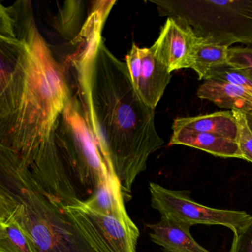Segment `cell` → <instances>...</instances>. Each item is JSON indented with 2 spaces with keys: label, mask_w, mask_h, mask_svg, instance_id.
<instances>
[{
  "label": "cell",
  "mask_w": 252,
  "mask_h": 252,
  "mask_svg": "<svg viewBox=\"0 0 252 252\" xmlns=\"http://www.w3.org/2000/svg\"><path fill=\"white\" fill-rule=\"evenodd\" d=\"M93 3L72 41L76 48L68 65L87 127L129 201L136 177L164 142L156 128L155 109L136 93L126 63L105 44L103 27L116 1Z\"/></svg>",
  "instance_id": "obj_1"
},
{
  "label": "cell",
  "mask_w": 252,
  "mask_h": 252,
  "mask_svg": "<svg viewBox=\"0 0 252 252\" xmlns=\"http://www.w3.org/2000/svg\"><path fill=\"white\" fill-rule=\"evenodd\" d=\"M16 38L25 50L15 72L11 115L0 142L20 155L28 167L50 137L72 94L64 65L58 62L34 19L31 2L15 5Z\"/></svg>",
  "instance_id": "obj_2"
},
{
  "label": "cell",
  "mask_w": 252,
  "mask_h": 252,
  "mask_svg": "<svg viewBox=\"0 0 252 252\" xmlns=\"http://www.w3.org/2000/svg\"><path fill=\"white\" fill-rule=\"evenodd\" d=\"M28 167L38 186L63 207L87 201L114 173L87 127L76 95H71L50 137Z\"/></svg>",
  "instance_id": "obj_3"
},
{
  "label": "cell",
  "mask_w": 252,
  "mask_h": 252,
  "mask_svg": "<svg viewBox=\"0 0 252 252\" xmlns=\"http://www.w3.org/2000/svg\"><path fill=\"white\" fill-rule=\"evenodd\" d=\"M0 198L33 252H97L65 207L38 186L19 154L0 142Z\"/></svg>",
  "instance_id": "obj_4"
},
{
  "label": "cell",
  "mask_w": 252,
  "mask_h": 252,
  "mask_svg": "<svg viewBox=\"0 0 252 252\" xmlns=\"http://www.w3.org/2000/svg\"><path fill=\"white\" fill-rule=\"evenodd\" d=\"M161 16L188 27L197 38L230 47L252 46V0H151Z\"/></svg>",
  "instance_id": "obj_5"
},
{
  "label": "cell",
  "mask_w": 252,
  "mask_h": 252,
  "mask_svg": "<svg viewBox=\"0 0 252 252\" xmlns=\"http://www.w3.org/2000/svg\"><path fill=\"white\" fill-rule=\"evenodd\" d=\"M151 206L161 217L189 225H221L234 234L239 232L251 219L244 211L219 210L206 207L192 199L186 191L171 190L150 183Z\"/></svg>",
  "instance_id": "obj_6"
},
{
  "label": "cell",
  "mask_w": 252,
  "mask_h": 252,
  "mask_svg": "<svg viewBox=\"0 0 252 252\" xmlns=\"http://www.w3.org/2000/svg\"><path fill=\"white\" fill-rule=\"evenodd\" d=\"M97 252H136L139 230L131 219L93 211L83 204L65 207Z\"/></svg>",
  "instance_id": "obj_7"
},
{
  "label": "cell",
  "mask_w": 252,
  "mask_h": 252,
  "mask_svg": "<svg viewBox=\"0 0 252 252\" xmlns=\"http://www.w3.org/2000/svg\"><path fill=\"white\" fill-rule=\"evenodd\" d=\"M198 38L188 27L167 18L153 47L169 72L191 68Z\"/></svg>",
  "instance_id": "obj_8"
},
{
  "label": "cell",
  "mask_w": 252,
  "mask_h": 252,
  "mask_svg": "<svg viewBox=\"0 0 252 252\" xmlns=\"http://www.w3.org/2000/svg\"><path fill=\"white\" fill-rule=\"evenodd\" d=\"M141 72L136 93L145 105L155 109L171 79V73L158 59L153 45L139 47Z\"/></svg>",
  "instance_id": "obj_9"
},
{
  "label": "cell",
  "mask_w": 252,
  "mask_h": 252,
  "mask_svg": "<svg viewBox=\"0 0 252 252\" xmlns=\"http://www.w3.org/2000/svg\"><path fill=\"white\" fill-rule=\"evenodd\" d=\"M147 227L151 241L163 252H210L192 238L189 225L161 217L158 223L147 225Z\"/></svg>",
  "instance_id": "obj_10"
},
{
  "label": "cell",
  "mask_w": 252,
  "mask_h": 252,
  "mask_svg": "<svg viewBox=\"0 0 252 252\" xmlns=\"http://www.w3.org/2000/svg\"><path fill=\"white\" fill-rule=\"evenodd\" d=\"M197 96L220 108L244 113L252 112V93L242 86L219 80H207L198 87Z\"/></svg>",
  "instance_id": "obj_11"
},
{
  "label": "cell",
  "mask_w": 252,
  "mask_h": 252,
  "mask_svg": "<svg viewBox=\"0 0 252 252\" xmlns=\"http://www.w3.org/2000/svg\"><path fill=\"white\" fill-rule=\"evenodd\" d=\"M24 50L23 40L0 35V128L8 115L9 92Z\"/></svg>",
  "instance_id": "obj_12"
},
{
  "label": "cell",
  "mask_w": 252,
  "mask_h": 252,
  "mask_svg": "<svg viewBox=\"0 0 252 252\" xmlns=\"http://www.w3.org/2000/svg\"><path fill=\"white\" fill-rule=\"evenodd\" d=\"M169 145H184L205 151L215 156L244 159L236 141L210 133L173 130Z\"/></svg>",
  "instance_id": "obj_13"
},
{
  "label": "cell",
  "mask_w": 252,
  "mask_h": 252,
  "mask_svg": "<svg viewBox=\"0 0 252 252\" xmlns=\"http://www.w3.org/2000/svg\"><path fill=\"white\" fill-rule=\"evenodd\" d=\"M176 130L210 133L228 138L236 142L238 139V124L231 110L176 118L173 122V130Z\"/></svg>",
  "instance_id": "obj_14"
},
{
  "label": "cell",
  "mask_w": 252,
  "mask_h": 252,
  "mask_svg": "<svg viewBox=\"0 0 252 252\" xmlns=\"http://www.w3.org/2000/svg\"><path fill=\"white\" fill-rule=\"evenodd\" d=\"M84 206L101 214L115 216L119 218H130L124 204L122 188L119 179L115 174L109 175L100 183Z\"/></svg>",
  "instance_id": "obj_15"
},
{
  "label": "cell",
  "mask_w": 252,
  "mask_h": 252,
  "mask_svg": "<svg viewBox=\"0 0 252 252\" xmlns=\"http://www.w3.org/2000/svg\"><path fill=\"white\" fill-rule=\"evenodd\" d=\"M229 48L198 38L191 68L198 74V79L205 81L212 71L227 65Z\"/></svg>",
  "instance_id": "obj_16"
},
{
  "label": "cell",
  "mask_w": 252,
  "mask_h": 252,
  "mask_svg": "<svg viewBox=\"0 0 252 252\" xmlns=\"http://www.w3.org/2000/svg\"><path fill=\"white\" fill-rule=\"evenodd\" d=\"M0 252H33L25 234L11 217L0 224Z\"/></svg>",
  "instance_id": "obj_17"
},
{
  "label": "cell",
  "mask_w": 252,
  "mask_h": 252,
  "mask_svg": "<svg viewBox=\"0 0 252 252\" xmlns=\"http://www.w3.org/2000/svg\"><path fill=\"white\" fill-rule=\"evenodd\" d=\"M227 65L252 81V47H229Z\"/></svg>",
  "instance_id": "obj_18"
},
{
  "label": "cell",
  "mask_w": 252,
  "mask_h": 252,
  "mask_svg": "<svg viewBox=\"0 0 252 252\" xmlns=\"http://www.w3.org/2000/svg\"><path fill=\"white\" fill-rule=\"evenodd\" d=\"M238 124L237 143L244 160L252 163V132L249 127L245 113L238 110H231Z\"/></svg>",
  "instance_id": "obj_19"
},
{
  "label": "cell",
  "mask_w": 252,
  "mask_h": 252,
  "mask_svg": "<svg viewBox=\"0 0 252 252\" xmlns=\"http://www.w3.org/2000/svg\"><path fill=\"white\" fill-rule=\"evenodd\" d=\"M210 79L219 80V81H226L230 84L242 86L252 93L251 80L228 65L217 68L212 71L207 78V80Z\"/></svg>",
  "instance_id": "obj_20"
},
{
  "label": "cell",
  "mask_w": 252,
  "mask_h": 252,
  "mask_svg": "<svg viewBox=\"0 0 252 252\" xmlns=\"http://www.w3.org/2000/svg\"><path fill=\"white\" fill-rule=\"evenodd\" d=\"M229 252H252V216L248 223L237 233Z\"/></svg>",
  "instance_id": "obj_21"
},
{
  "label": "cell",
  "mask_w": 252,
  "mask_h": 252,
  "mask_svg": "<svg viewBox=\"0 0 252 252\" xmlns=\"http://www.w3.org/2000/svg\"><path fill=\"white\" fill-rule=\"evenodd\" d=\"M126 65L130 74V79L133 87L136 90L141 72V58L139 47L135 43L132 44L131 49L126 56Z\"/></svg>",
  "instance_id": "obj_22"
},
{
  "label": "cell",
  "mask_w": 252,
  "mask_h": 252,
  "mask_svg": "<svg viewBox=\"0 0 252 252\" xmlns=\"http://www.w3.org/2000/svg\"><path fill=\"white\" fill-rule=\"evenodd\" d=\"M0 35L11 38H16V22L11 7H5L0 3Z\"/></svg>",
  "instance_id": "obj_23"
},
{
  "label": "cell",
  "mask_w": 252,
  "mask_h": 252,
  "mask_svg": "<svg viewBox=\"0 0 252 252\" xmlns=\"http://www.w3.org/2000/svg\"><path fill=\"white\" fill-rule=\"evenodd\" d=\"M10 218V213H9L4 201L0 198V224L4 223Z\"/></svg>",
  "instance_id": "obj_24"
},
{
  "label": "cell",
  "mask_w": 252,
  "mask_h": 252,
  "mask_svg": "<svg viewBox=\"0 0 252 252\" xmlns=\"http://www.w3.org/2000/svg\"><path fill=\"white\" fill-rule=\"evenodd\" d=\"M247 117V123H248L249 127L251 129L252 132V112L251 113H245Z\"/></svg>",
  "instance_id": "obj_25"
}]
</instances>
